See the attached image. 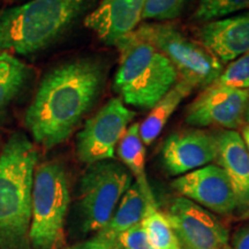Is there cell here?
Segmentation results:
<instances>
[{"mask_svg": "<svg viewBox=\"0 0 249 249\" xmlns=\"http://www.w3.org/2000/svg\"><path fill=\"white\" fill-rule=\"evenodd\" d=\"M193 89L194 88L185 81L178 80V82L150 108L147 118L142 121L141 126H139L140 135L144 145L154 143L183 99L191 95Z\"/></svg>", "mask_w": 249, "mask_h": 249, "instance_id": "17", "label": "cell"}, {"mask_svg": "<svg viewBox=\"0 0 249 249\" xmlns=\"http://www.w3.org/2000/svg\"><path fill=\"white\" fill-rule=\"evenodd\" d=\"M139 126V124H133L127 128L123 139L118 143V156L124 167L135 178V182L148 203L157 207L145 173V145L140 135Z\"/></svg>", "mask_w": 249, "mask_h": 249, "instance_id": "18", "label": "cell"}, {"mask_svg": "<svg viewBox=\"0 0 249 249\" xmlns=\"http://www.w3.org/2000/svg\"><path fill=\"white\" fill-rule=\"evenodd\" d=\"M198 37L202 45L220 62L235 60L249 51V12L209 21L200 28Z\"/></svg>", "mask_w": 249, "mask_h": 249, "instance_id": "14", "label": "cell"}, {"mask_svg": "<svg viewBox=\"0 0 249 249\" xmlns=\"http://www.w3.org/2000/svg\"><path fill=\"white\" fill-rule=\"evenodd\" d=\"M135 116L121 99H110L77 133V158L88 165L113 160L116 147Z\"/></svg>", "mask_w": 249, "mask_h": 249, "instance_id": "8", "label": "cell"}, {"mask_svg": "<svg viewBox=\"0 0 249 249\" xmlns=\"http://www.w3.org/2000/svg\"><path fill=\"white\" fill-rule=\"evenodd\" d=\"M70 203V180L64 165L45 161L36 166L29 231L31 249L61 247Z\"/></svg>", "mask_w": 249, "mask_h": 249, "instance_id": "5", "label": "cell"}, {"mask_svg": "<svg viewBox=\"0 0 249 249\" xmlns=\"http://www.w3.org/2000/svg\"><path fill=\"white\" fill-rule=\"evenodd\" d=\"M116 242L119 249H154L149 244L148 236L141 223L121 233Z\"/></svg>", "mask_w": 249, "mask_h": 249, "instance_id": "24", "label": "cell"}, {"mask_svg": "<svg viewBox=\"0 0 249 249\" xmlns=\"http://www.w3.org/2000/svg\"><path fill=\"white\" fill-rule=\"evenodd\" d=\"M30 76V68L13 54L0 51V121L22 91Z\"/></svg>", "mask_w": 249, "mask_h": 249, "instance_id": "19", "label": "cell"}, {"mask_svg": "<svg viewBox=\"0 0 249 249\" xmlns=\"http://www.w3.org/2000/svg\"><path fill=\"white\" fill-rule=\"evenodd\" d=\"M244 218H249V208H247V209L245 210V213H244V216H242Z\"/></svg>", "mask_w": 249, "mask_h": 249, "instance_id": "29", "label": "cell"}, {"mask_svg": "<svg viewBox=\"0 0 249 249\" xmlns=\"http://www.w3.org/2000/svg\"><path fill=\"white\" fill-rule=\"evenodd\" d=\"M227 249H230V248H227Z\"/></svg>", "mask_w": 249, "mask_h": 249, "instance_id": "30", "label": "cell"}, {"mask_svg": "<svg viewBox=\"0 0 249 249\" xmlns=\"http://www.w3.org/2000/svg\"><path fill=\"white\" fill-rule=\"evenodd\" d=\"M249 102V89H233L211 83L194 99L186 112L191 126H219L234 130L241 126Z\"/></svg>", "mask_w": 249, "mask_h": 249, "instance_id": "10", "label": "cell"}, {"mask_svg": "<svg viewBox=\"0 0 249 249\" xmlns=\"http://www.w3.org/2000/svg\"><path fill=\"white\" fill-rule=\"evenodd\" d=\"M230 249H249V225L241 227L232 236Z\"/></svg>", "mask_w": 249, "mask_h": 249, "instance_id": "26", "label": "cell"}, {"mask_svg": "<svg viewBox=\"0 0 249 249\" xmlns=\"http://www.w3.org/2000/svg\"><path fill=\"white\" fill-rule=\"evenodd\" d=\"M114 46L119 51L114 90L124 104L150 110L178 82V71L161 52L133 31Z\"/></svg>", "mask_w": 249, "mask_h": 249, "instance_id": "4", "label": "cell"}, {"mask_svg": "<svg viewBox=\"0 0 249 249\" xmlns=\"http://www.w3.org/2000/svg\"><path fill=\"white\" fill-rule=\"evenodd\" d=\"M93 0H30L0 13V49L29 55L54 43Z\"/></svg>", "mask_w": 249, "mask_h": 249, "instance_id": "3", "label": "cell"}, {"mask_svg": "<svg viewBox=\"0 0 249 249\" xmlns=\"http://www.w3.org/2000/svg\"><path fill=\"white\" fill-rule=\"evenodd\" d=\"M248 8L249 0H200L193 18L209 22Z\"/></svg>", "mask_w": 249, "mask_h": 249, "instance_id": "21", "label": "cell"}, {"mask_svg": "<svg viewBox=\"0 0 249 249\" xmlns=\"http://www.w3.org/2000/svg\"><path fill=\"white\" fill-rule=\"evenodd\" d=\"M133 33L161 52L171 61L181 80L193 88H205L222 74V62L203 45L193 42L172 24L143 23L139 24Z\"/></svg>", "mask_w": 249, "mask_h": 249, "instance_id": "6", "label": "cell"}, {"mask_svg": "<svg viewBox=\"0 0 249 249\" xmlns=\"http://www.w3.org/2000/svg\"><path fill=\"white\" fill-rule=\"evenodd\" d=\"M218 166L224 170L234 189L238 207L249 208V152L242 136L235 130L216 135Z\"/></svg>", "mask_w": 249, "mask_h": 249, "instance_id": "15", "label": "cell"}, {"mask_svg": "<svg viewBox=\"0 0 249 249\" xmlns=\"http://www.w3.org/2000/svg\"><path fill=\"white\" fill-rule=\"evenodd\" d=\"M104 83V65L92 58L64 62L50 71L24 114L34 141L44 149L66 141L97 101Z\"/></svg>", "mask_w": 249, "mask_h": 249, "instance_id": "1", "label": "cell"}, {"mask_svg": "<svg viewBox=\"0 0 249 249\" xmlns=\"http://www.w3.org/2000/svg\"><path fill=\"white\" fill-rule=\"evenodd\" d=\"M242 139H244V141L246 143V147H247L248 152H249V124L242 129Z\"/></svg>", "mask_w": 249, "mask_h": 249, "instance_id": "27", "label": "cell"}, {"mask_svg": "<svg viewBox=\"0 0 249 249\" xmlns=\"http://www.w3.org/2000/svg\"><path fill=\"white\" fill-rule=\"evenodd\" d=\"M132 181L124 165L113 160L89 165L80 179L77 198L83 232L98 233L107 225Z\"/></svg>", "mask_w": 249, "mask_h": 249, "instance_id": "7", "label": "cell"}, {"mask_svg": "<svg viewBox=\"0 0 249 249\" xmlns=\"http://www.w3.org/2000/svg\"><path fill=\"white\" fill-rule=\"evenodd\" d=\"M147 0H102L87 15L85 26L104 44L116 45L139 27Z\"/></svg>", "mask_w": 249, "mask_h": 249, "instance_id": "13", "label": "cell"}, {"mask_svg": "<svg viewBox=\"0 0 249 249\" xmlns=\"http://www.w3.org/2000/svg\"><path fill=\"white\" fill-rule=\"evenodd\" d=\"M213 85L233 89H249V51L231 61Z\"/></svg>", "mask_w": 249, "mask_h": 249, "instance_id": "22", "label": "cell"}, {"mask_svg": "<svg viewBox=\"0 0 249 249\" xmlns=\"http://www.w3.org/2000/svg\"><path fill=\"white\" fill-rule=\"evenodd\" d=\"M68 249H119L116 242L107 240L99 234H96L90 240L83 241Z\"/></svg>", "mask_w": 249, "mask_h": 249, "instance_id": "25", "label": "cell"}, {"mask_svg": "<svg viewBox=\"0 0 249 249\" xmlns=\"http://www.w3.org/2000/svg\"><path fill=\"white\" fill-rule=\"evenodd\" d=\"M38 152L23 133H13L0 152V249H31L34 174Z\"/></svg>", "mask_w": 249, "mask_h": 249, "instance_id": "2", "label": "cell"}, {"mask_svg": "<svg viewBox=\"0 0 249 249\" xmlns=\"http://www.w3.org/2000/svg\"><path fill=\"white\" fill-rule=\"evenodd\" d=\"M172 186L182 197L213 213L229 214L239 208L232 183L218 165H205L182 174L174 180Z\"/></svg>", "mask_w": 249, "mask_h": 249, "instance_id": "11", "label": "cell"}, {"mask_svg": "<svg viewBox=\"0 0 249 249\" xmlns=\"http://www.w3.org/2000/svg\"><path fill=\"white\" fill-rule=\"evenodd\" d=\"M186 2L187 0H147L142 20L156 22L173 20L182 13Z\"/></svg>", "mask_w": 249, "mask_h": 249, "instance_id": "23", "label": "cell"}, {"mask_svg": "<svg viewBox=\"0 0 249 249\" xmlns=\"http://www.w3.org/2000/svg\"><path fill=\"white\" fill-rule=\"evenodd\" d=\"M245 119L247 121L248 124H249V102H248V105H247V108H246V113H245Z\"/></svg>", "mask_w": 249, "mask_h": 249, "instance_id": "28", "label": "cell"}, {"mask_svg": "<svg viewBox=\"0 0 249 249\" xmlns=\"http://www.w3.org/2000/svg\"><path fill=\"white\" fill-rule=\"evenodd\" d=\"M167 219L180 242L181 249H227L229 231L211 211L188 198L171 202Z\"/></svg>", "mask_w": 249, "mask_h": 249, "instance_id": "9", "label": "cell"}, {"mask_svg": "<svg viewBox=\"0 0 249 249\" xmlns=\"http://www.w3.org/2000/svg\"><path fill=\"white\" fill-rule=\"evenodd\" d=\"M141 225L154 249H181L166 214L160 211L158 207L148 208Z\"/></svg>", "mask_w": 249, "mask_h": 249, "instance_id": "20", "label": "cell"}, {"mask_svg": "<svg viewBox=\"0 0 249 249\" xmlns=\"http://www.w3.org/2000/svg\"><path fill=\"white\" fill-rule=\"evenodd\" d=\"M216 135L200 129L171 134L161 147V160L170 176H182L216 160Z\"/></svg>", "mask_w": 249, "mask_h": 249, "instance_id": "12", "label": "cell"}, {"mask_svg": "<svg viewBox=\"0 0 249 249\" xmlns=\"http://www.w3.org/2000/svg\"><path fill=\"white\" fill-rule=\"evenodd\" d=\"M150 205L140 191L138 183L133 182L118 203L107 225L96 234L116 242L117 238L130 227L142 222ZM117 244V242H116Z\"/></svg>", "mask_w": 249, "mask_h": 249, "instance_id": "16", "label": "cell"}]
</instances>
